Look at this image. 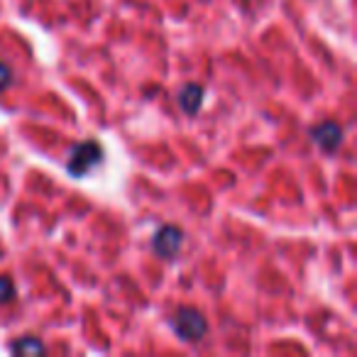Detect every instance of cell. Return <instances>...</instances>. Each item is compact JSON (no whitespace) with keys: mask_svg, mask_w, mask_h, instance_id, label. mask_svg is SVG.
I'll list each match as a JSON object with an SVG mask.
<instances>
[{"mask_svg":"<svg viewBox=\"0 0 357 357\" xmlns=\"http://www.w3.org/2000/svg\"><path fill=\"white\" fill-rule=\"evenodd\" d=\"M204 86L199 84H186L184 89L178 91L176 100H178V108L184 110L186 115H196L201 110V105H204Z\"/></svg>","mask_w":357,"mask_h":357,"instance_id":"cell-5","label":"cell"},{"mask_svg":"<svg viewBox=\"0 0 357 357\" xmlns=\"http://www.w3.org/2000/svg\"><path fill=\"white\" fill-rule=\"evenodd\" d=\"M311 139L326 152H335L342 144V128L337 123H333V120H326V123L311 130Z\"/></svg>","mask_w":357,"mask_h":357,"instance_id":"cell-4","label":"cell"},{"mask_svg":"<svg viewBox=\"0 0 357 357\" xmlns=\"http://www.w3.org/2000/svg\"><path fill=\"white\" fill-rule=\"evenodd\" d=\"M10 352L13 355H42V352H47L45 342L40 340V337H20V340H15L10 345Z\"/></svg>","mask_w":357,"mask_h":357,"instance_id":"cell-6","label":"cell"},{"mask_svg":"<svg viewBox=\"0 0 357 357\" xmlns=\"http://www.w3.org/2000/svg\"><path fill=\"white\" fill-rule=\"evenodd\" d=\"M10 84H13V71H10V66L0 61V91H6Z\"/></svg>","mask_w":357,"mask_h":357,"instance_id":"cell-8","label":"cell"},{"mask_svg":"<svg viewBox=\"0 0 357 357\" xmlns=\"http://www.w3.org/2000/svg\"><path fill=\"white\" fill-rule=\"evenodd\" d=\"M100 162H103V149L96 142H81L71 149L66 169H69L71 176H86V174L93 172Z\"/></svg>","mask_w":357,"mask_h":357,"instance_id":"cell-2","label":"cell"},{"mask_svg":"<svg viewBox=\"0 0 357 357\" xmlns=\"http://www.w3.org/2000/svg\"><path fill=\"white\" fill-rule=\"evenodd\" d=\"M172 328L178 337H184V340H189V342L204 340L206 333H208V323H206L204 313H201L199 308H189V306L178 308V311L174 313Z\"/></svg>","mask_w":357,"mask_h":357,"instance_id":"cell-1","label":"cell"},{"mask_svg":"<svg viewBox=\"0 0 357 357\" xmlns=\"http://www.w3.org/2000/svg\"><path fill=\"white\" fill-rule=\"evenodd\" d=\"M181 240H184V235H181V230L176 225H162L152 238L154 255H159L162 259L176 257L178 250H181Z\"/></svg>","mask_w":357,"mask_h":357,"instance_id":"cell-3","label":"cell"},{"mask_svg":"<svg viewBox=\"0 0 357 357\" xmlns=\"http://www.w3.org/2000/svg\"><path fill=\"white\" fill-rule=\"evenodd\" d=\"M15 298V284L10 277H0V306L3 303H10Z\"/></svg>","mask_w":357,"mask_h":357,"instance_id":"cell-7","label":"cell"}]
</instances>
